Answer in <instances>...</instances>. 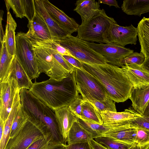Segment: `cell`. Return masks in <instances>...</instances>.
Segmentation results:
<instances>
[{
	"label": "cell",
	"mask_w": 149,
	"mask_h": 149,
	"mask_svg": "<svg viewBox=\"0 0 149 149\" xmlns=\"http://www.w3.org/2000/svg\"><path fill=\"white\" fill-rule=\"evenodd\" d=\"M83 101L84 100L79 96L68 106L70 109L79 118L81 116L82 106Z\"/></svg>",
	"instance_id": "obj_39"
},
{
	"label": "cell",
	"mask_w": 149,
	"mask_h": 149,
	"mask_svg": "<svg viewBox=\"0 0 149 149\" xmlns=\"http://www.w3.org/2000/svg\"><path fill=\"white\" fill-rule=\"evenodd\" d=\"M67 149H93L89 142L74 143L67 145Z\"/></svg>",
	"instance_id": "obj_40"
},
{
	"label": "cell",
	"mask_w": 149,
	"mask_h": 149,
	"mask_svg": "<svg viewBox=\"0 0 149 149\" xmlns=\"http://www.w3.org/2000/svg\"><path fill=\"white\" fill-rule=\"evenodd\" d=\"M20 90L18 88L14 100L12 109L7 120L4 128L3 136L0 141V149H4L10 139L13 120L21 103Z\"/></svg>",
	"instance_id": "obj_28"
},
{
	"label": "cell",
	"mask_w": 149,
	"mask_h": 149,
	"mask_svg": "<svg viewBox=\"0 0 149 149\" xmlns=\"http://www.w3.org/2000/svg\"><path fill=\"white\" fill-rule=\"evenodd\" d=\"M86 42L93 49L104 56L108 64L120 67H121V62L122 60L134 51L133 50L115 44Z\"/></svg>",
	"instance_id": "obj_10"
},
{
	"label": "cell",
	"mask_w": 149,
	"mask_h": 149,
	"mask_svg": "<svg viewBox=\"0 0 149 149\" xmlns=\"http://www.w3.org/2000/svg\"><path fill=\"white\" fill-rule=\"evenodd\" d=\"M26 33L30 37L39 40H52L50 30L46 23L36 10L32 20L28 22Z\"/></svg>",
	"instance_id": "obj_15"
},
{
	"label": "cell",
	"mask_w": 149,
	"mask_h": 149,
	"mask_svg": "<svg viewBox=\"0 0 149 149\" xmlns=\"http://www.w3.org/2000/svg\"><path fill=\"white\" fill-rule=\"evenodd\" d=\"M39 72H44L50 79L59 81L67 77L66 70L47 48L31 43Z\"/></svg>",
	"instance_id": "obj_7"
},
{
	"label": "cell",
	"mask_w": 149,
	"mask_h": 149,
	"mask_svg": "<svg viewBox=\"0 0 149 149\" xmlns=\"http://www.w3.org/2000/svg\"><path fill=\"white\" fill-rule=\"evenodd\" d=\"M10 79L16 81L20 90L26 89L30 90L32 88L33 83L15 56L12 62L8 80Z\"/></svg>",
	"instance_id": "obj_19"
},
{
	"label": "cell",
	"mask_w": 149,
	"mask_h": 149,
	"mask_svg": "<svg viewBox=\"0 0 149 149\" xmlns=\"http://www.w3.org/2000/svg\"><path fill=\"white\" fill-rule=\"evenodd\" d=\"M6 122H3L1 119H0V141L1 140L3 136Z\"/></svg>",
	"instance_id": "obj_46"
},
{
	"label": "cell",
	"mask_w": 149,
	"mask_h": 149,
	"mask_svg": "<svg viewBox=\"0 0 149 149\" xmlns=\"http://www.w3.org/2000/svg\"><path fill=\"white\" fill-rule=\"evenodd\" d=\"M54 41L68 50L74 58L81 62L91 64H108L104 56L91 48L86 41L77 36L68 34Z\"/></svg>",
	"instance_id": "obj_5"
},
{
	"label": "cell",
	"mask_w": 149,
	"mask_h": 149,
	"mask_svg": "<svg viewBox=\"0 0 149 149\" xmlns=\"http://www.w3.org/2000/svg\"><path fill=\"white\" fill-rule=\"evenodd\" d=\"M75 79L78 92H83L90 94L100 101H104L108 97L101 83L95 77L86 72L75 68Z\"/></svg>",
	"instance_id": "obj_9"
},
{
	"label": "cell",
	"mask_w": 149,
	"mask_h": 149,
	"mask_svg": "<svg viewBox=\"0 0 149 149\" xmlns=\"http://www.w3.org/2000/svg\"><path fill=\"white\" fill-rule=\"evenodd\" d=\"M47 149H67V145L63 144L54 143Z\"/></svg>",
	"instance_id": "obj_44"
},
{
	"label": "cell",
	"mask_w": 149,
	"mask_h": 149,
	"mask_svg": "<svg viewBox=\"0 0 149 149\" xmlns=\"http://www.w3.org/2000/svg\"><path fill=\"white\" fill-rule=\"evenodd\" d=\"M85 71L99 81L108 96L115 102L129 99L133 86L121 67L110 64H95L81 62Z\"/></svg>",
	"instance_id": "obj_2"
},
{
	"label": "cell",
	"mask_w": 149,
	"mask_h": 149,
	"mask_svg": "<svg viewBox=\"0 0 149 149\" xmlns=\"http://www.w3.org/2000/svg\"><path fill=\"white\" fill-rule=\"evenodd\" d=\"M59 127L64 140L66 141L69 131L74 123L79 118L68 107L60 108L54 111Z\"/></svg>",
	"instance_id": "obj_17"
},
{
	"label": "cell",
	"mask_w": 149,
	"mask_h": 149,
	"mask_svg": "<svg viewBox=\"0 0 149 149\" xmlns=\"http://www.w3.org/2000/svg\"><path fill=\"white\" fill-rule=\"evenodd\" d=\"M149 112V103L148 105L146 108V109L144 112V114L147 113Z\"/></svg>",
	"instance_id": "obj_48"
},
{
	"label": "cell",
	"mask_w": 149,
	"mask_h": 149,
	"mask_svg": "<svg viewBox=\"0 0 149 149\" xmlns=\"http://www.w3.org/2000/svg\"><path fill=\"white\" fill-rule=\"evenodd\" d=\"M136 128L135 142L139 149H148L149 131L139 128Z\"/></svg>",
	"instance_id": "obj_34"
},
{
	"label": "cell",
	"mask_w": 149,
	"mask_h": 149,
	"mask_svg": "<svg viewBox=\"0 0 149 149\" xmlns=\"http://www.w3.org/2000/svg\"><path fill=\"white\" fill-rule=\"evenodd\" d=\"M138 36L137 28L132 24L123 26L117 23L113 25L109 29L107 39L109 43L125 47L128 44L136 45Z\"/></svg>",
	"instance_id": "obj_11"
},
{
	"label": "cell",
	"mask_w": 149,
	"mask_h": 149,
	"mask_svg": "<svg viewBox=\"0 0 149 149\" xmlns=\"http://www.w3.org/2000/svg\"><path fill=\"white\" fill-rule=\"evenodd\" d=\"M121 68L128 77L133 87L136 88L149 85V70L142 65L126 64Z\"/></svg>",
	"instance_id": "obj_14"
},
{
	"label": "cell",
	"mask_w": 149,
	"mask_h": 149,
	"mask_svg": "<svg viewBox=\"0 0 149 149\" xmlns=\"http://www.w3.org/2000/svg\"><path fill=\"white\" fill-rule=\"evenodd\" d=\"M93 139L92 134L78 122L74 123L70 129L66 141L68 144L89 142Z\"/></svg>",
	"instance_id": "obj_26"
},
{
	"label": "cell",
	"mask_w": 149,
	"mask_h": 149,
	"mask_svg": "<svg viewBox=\"0 0 149 149\" xmlns=\"http://www.w3.org/2000/svg\"><path fill=\"white\" fill-rule=\"evenodd\" d=\"M81 116L79 119L87 122L102 125L101 113L96 108L86 100L83 99Z\"/></svg>",
	"instance_id": "obj_29"
},
{
	"label": "cell",
	"mask_w": 149,
	"mask_h": 149,
	"mask_svg": "<svg viewBox=\"0 0 149 149\" xmlns=\"http://www.w3.org/2000/svg\"><path fill=\"white\" fill-rule=\"evenodd\" d=\"M49 135L46 126L28 118L18 133L9 139L4 149H27L36 140Z\"/></svg>",
	"instance_id": "obj_6"
},
{
	"label": "cell",
	"mask_w": 149,
	"mask_h": 149,
	"mask_svg": "<svg viewBox=\"0 0 149 149\" xmlns=\"http://www.w3.org/2000/svg\"><path fill=\"white\" fill-rule=\"evenodd\" d=\"M71 64L74 68L79 69L82 70H84L81 61L76 58L70 56H63Z\"/></svg>",
	"instance_id": "obj_41"
},
{
	"label": "cell",
	"mask_w": 149,
	"mask_h": 149,
	"mask_svg": "<svg viewBox=\"0 0 149 149\" xmlns=\"http://www.w3.org/2000/svg\"><path fill=\"white\" fill-rule=\"evenodd\" d=\"M25 17L29 21H31L36 13L34 0H22Z\"/></svg>",
	"instance_id": "obj_38"
},
{
	"label": "cell",
	"mask_w": 149,
	"mask_h": 149,
	"mask_svg": "<svg viewBox=\"0 0 149 149\" xmlns=\"http://www.w3.org/2000/svg\"><path fill=\"white\" fill-rule=\"evenodd\" d=\"M117 23L114 19L108 16L102 9L97 14L79 25L77 37L85 41L109 43L108 32L113 25Z\"/></svg>",
	"instance_id": "obj_4"
},
{
	"label": "cell",
	"mask_w": 149,
	"mask_h": 149,
	"mask_svg": "<svg viewBox=\"0 0 149 149\" xmlns=\"http://www.w3.org/2000/svg\"><path fill=\"white\" fill-rule=\"evenodd\" d=\"M35 10L45 21L54 40L66 36L68 34L52 19L45 9L42 0H34Z\"/></svg>",
	"instance_id": "obj_16"
},
{
	"label": "cell",
	"mask_w": 149,
	"mask_h": 149,
	"mask_svg": "<svg viewBox=\"0 0 149 149\" xmlns=\"http://www.w3.org/2000/svg\"><path fill=\"white\" fill-rule=\"evenodd\" d=\"M89 143L93 149H108L96 142L93 139L90 140Z\"/></svg>",
	"instance_id": "obj_43"
},
{
	"label": "cell",
	"mask_w": 149,
	"mask_h": 149,
	"mask_svg": "<svg viewBox=\"0 0 149 149\" xmlns=\"http://www.w3.org/2000/svg\"><path fill=\"white\" fill-rule=\"evenodd\" d=\"M79 93L81 94L83 99L86 100L90 102L96 108L100 113L105 111L117 112L115 102L108 96L105 100L100 101L93 98L88 93L81 91Z\"/></svg>",
	"instance_id": "obj_31"
},
{
	"label": "cell",
	"mask_w": 149,
	"mask_h": 149,
	"mask_svg": "<svg viewBox=\"0 0 149 149\" xmlns=\"http://www.w3.org/2000/svg\"><path fill=\"white\" fill-rule=\"evenodd\" d=\"M127 15L140 17L142 14L149 12V0H125L121 7Z\"/></svg>",
	"instance_id": "obj_24"
},
{
	"label": "cell",
	"mask_w": 149,
	"mask_h": 149,
	"mask_svg": "<svg viewBox=\"0 0 149 149\" xmlns=\"http://www.w3.org/2000/svg\"><path fill=\"white\" fill-rule=\"evenodd\" d=\"M130 124L134 127L149 131V112L143 114L141 117L130 121Z\"/></svg>",
	"instance_id": "obj_36"
},
{
	"label": "cell",
	"mask_w": 149,
	"mask_h": 149,
	"mask_svg": "<svg viewBox=\"0 0 149 149\" xmlns=\"http://www.w3.org/2000/svg\"><path fill=\"white\" fill-rule=\"evenodd\" d=\"M132 106L141 115H143L149 103V85L135 88H132L129 97Z\"/></svg>",
	"instance_id": "obj_20"
},
{
	"label": "cell",
	"mask_w": 149,
	"mask_h": 149,
	"mask_svg": "<svg viewBox=\"0 0 149 149\" xmlns=\"http://www.w3.org/2000/svg\"><path fill=\"white\" fill-rule=\"evenodd\" d=\"M145 60V57L142 53L134 52L122 60L121 62V67L126 64L141 65Z\"/></svg>",
	"instance_id": "obj_35"
},
{
	"label": "cell",
	"mask_w": 149,
	"mask_h": 149,
	"mask_svg": "<svg viewBox=\"0 0 149 149\" xmlns=\"http://www.w3.org/2000/svg\"><path fill=\"white\" fill-rule=\"evenodd\" d=\"M130 121L117 130L105 133L102 136L111 137L119 141L128 144L136 143L135 142L136 128L130 125Z\"/></svg>",
	"instance_id": "obj_22"
},
{
	"label": "cell",
	"mask_w": 149,
	"mask_h": 149,
	"mask_svg": "<svg viewBox=\"0 0 149 149\" xmlns=\"http://www.w3.org/2000/svg\"><path fill=\"white\" fill-rule=\"evenodd\" d=\"M21 104L28 118L46 126L53 143L65 144L61 132L55 115L50 109L34 95L29 90L20 91Z\"/></svg>",
	"instance_id": "obj_3"
},
{
	"label": "cell",
	"mask_w": 149,
	"mask_h": 149,
	"mask_svg": "<svg viewBox=\"0 0 149 149\" xmlns=\"http://www.w3.org/2000/svg\"><path fill=\"white\" fill-rule=\"evenodd\" d=\"M4 1L7 12L9 11L11 8L16 17L22 18L25 17L22 0H6Z\"/></svg>",
	"instance_id": "obj_33"
},
{
	"label": "cell",
	"mask_w": 149,
	"mask_h": 149,
	"mask_svg": "<svg viewBox=\"0 0 149 149\" xmlns=\"http://www.w3.org/2000/svg\"><path fill=\"white\" fill-rule=\"evenodd\" d=\"M148 149H149V148Z\"/></svg>",
	"instance_id": "obj_49"
},
{
	"label": "cell",
	"mask_w": 149,
	"mask_h": 149,
	"mask_svg": "<svg viewBox=\"0 0 149 149\" xmlns=\"http://www.w3.org/2000/svg\"><path fill=\"white\" fill-rule=\"evenodd\" d=\"M17 25V23L10 11L7 12L5 33L7 50L10 57L12 58L15 56L16 41L15 31Z\"/></svg>",
	"instance_id": "obj_23"
},
{
	"label": "cell",
	"mask_w": 149,
	"mask_h": 149,
	"mask_svg": "<svg viewBox=\"0 0 149 149\" xmlns=\"http://www.w3.org/2000/svg\"><path fill=\"white\" fill-rule=\"evenodd\" d=\"M73 10L81 16V23L85 22L97 14L101 10L100 4L95 0H79Z\"/></svg>",
	"instance_id": "obj_21"
},
{
	"label": "cell",
	"mask_w": 149,
	"mask_h": 149,
	"mask_svg": "<svg viewBox=\"0 0 149 149\" xmlns=\"http://www.w3.org/2000/svg\"><path fill=\"white\" fill-rule=\"evenodd\" d=\"M15 55L31 80L38 78V71L30 38L26 33L20 32L15 35Z\"/></svg>",
	"instance_id": "obj_8"
},
{
	"label": "cell",
	"mask_w": 149,
	"mask_h": 149,
	"mask_svg": "<svg viewBox=\"0 0 149 149\" xmlns=\"http://www.w3.org/2000/svg\"><path fill=\"white\" fill-rule=\"evenodd\" d=\"M42 0L48 13L61 28L69 34L77 32L79 25L73 18L69 17L48 0Z\"/></svg>",
	"instance_id": "obj_13"
},
{
	"label": "cell",
	"mask_w": 149,
	"mask_h": 149,
	"mask_svg": "<svg viewBox=\"0 0 149 149\" xmlns=\"http://www.w3.org/2000/svg\"><path fill=\"white\" fill-rule=\"evenodd\" d=\"M101 114L103 124L105 125L130 121L142 116L136 111L132 106L121 112L105 111L101 112Z\"/></svg>",
	"instance_id": "obj_18"
},
{
	"label": "cell",
	"mask_w": 149,
	"mask_h": 149,
	"mask_svg": "<svg viewBox=\"0 0 149 149\" xmlns=\"http://www.w3.org/2000/svg\"><path fill=\"white\" fill-rule=\"evenodd\" d=\"M98 2L99 4L104 3L107 4L110 7L114 6L116 8H120L118 2L116 0H99Z\"/></svg>",
	"instance_id": "obj_42"
},
{
	"label": "cell",
	"mask_w": 149,
	"mask_h": 149,
	"mask_svg": "<svg viewBox=\"0 0 149 149\" xmlns=\"http://www.w3.org/2000/svg\"><path fill=\"white\" fill-rule=\"evenodd\" d=\"M95 139L96 142L108 149H139L136 143L128 144L109 136H102Z\"/></svg>",
	"instance_id": "obj_30"
},
{
	"label": "cell",
	"mask_w": 149,
	"mask_h": 149,
	"mask_svg": "<svg viewBox=\"0 0 149 149\" xmlns=\"http://www.w3.org/2000/svg\"><path fill=\"white\" fill-rule=\"evenodd\" d=\"M30 91L54 111L68 107L79 97L75 70L68 77L61 81L50 79L40 82L35 81Z\"/></svg>",
	"instance_id": "obj_1"
},
{
	"label": "cell",
	"mask_w": 149,
	"mask_h": 149,
	"mask_svg": "<svg viewBox=\"0 0 149 149\" xmlns=\"http://www.w3.org/2000/svg\"><path fill=\"white\" fill-rule=\"evenodd\" d=\"M137 28L140 52L143 54L145 59L149 58V17H144L139 22Z\"/></svg>",
	"instance_id": "obj_25"
},
{
	"label": "cell",
	"mask_w": 149,
	"mask_h": 149,
	"mask_svg": "<svg viewBox=\"0 0 149 149\" xmlns=\"http://www.w3.org/2000/svg\"><path fill=\"white\" fill-rule=\"evenodd\" d=\"M19 88L13 79L0 83V119L6 122L12 109L16 93Z\"/></svg>",
	"instance_id": "obj_12"
},
{
	"label": "cell",
	"mask_w": 149,
	"mask_h": 149,
	"mask_svg": "<svg viewBox=\"0 0 149 149\" xmlns=\"http://www.w3.org/2000/svg\"><path fill=\"white\" fill-rule=\"evenodd\" d=\"M54 143L50 135L39 139L33 143L27 149H47Z\"/></svg>",
	"instance_id": "obj_37"
},
{
	"label": "cell",
	"mask_w": 149,
	"mask_h": 149,
	"mask_svg": "<svg viewBox=\"0 0 149 149\" xmlns=\"http://www.w3.org/2000/svg\"><path fill=\"white\" fill-rule=\"evenodd\" d=\"M3 13V11L2 10H1L0 15V42H2L5 35V33H4L3 30L2 24V17Z\"/></svg>",
	"instance_id": "obj_45"
},
{
	"label": "cell",
	"mask_w": 149,
	"mask_h": 149,
	"mask_svg": "<svg viewBox=\"0 0 149 149\" xmlns=\"http://www.w3.org/2000/svg\"><path fill=\"white\" fill-rule=\"evenodd\" d=\"M28 118L21 102L13 120L10 138H13L18 133L27 122Z\"/></svg>",
	"instance_id": "obj_32"
},
{
	"label": "cell",
	"mask_w": 149,
	"mask_h": 149,
	"mask_svg": "<svg viewBox=\"0 0 149 149\" xmlns=\"http://www.w3.org/2000/svg\"><path fill=\"white\" fill-rule=\"evenodd\" d=\"M0 58V83L8 81L12 62L14 58H10L6 47L5 36L1 43Z\"/></svg>",
	"instance_id": "obj_27"
},
{
	"label": "cell",
	"mask_w": 149,
	"mask_h": 149,
	"mask_svg": "<svg viewBox=\"0 0 149 149\" xmlns=\"http://www.w3.org/2000/svg\"><path fill=\"white\" fill-rule=\"evenodd\" d=\"M142 65L144 67L149 70V58L145 59Z\"/></svg>",
	"instance_id": "obj_47"
}]
</instances>
